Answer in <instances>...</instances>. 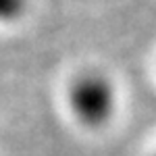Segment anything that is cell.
<instances>
[{
  "label": "cell",
  "instance_id": "1",
  "mask_svg": "<svg viewBox=\"0 0 156 156\" xmlns=\"http://www.w3.org/2000/svg\"><path fill=\"white\" fill-rule=\"evenodd\" d=\"M69 106L85 127H102L112 119L117 108L115 85L102 73H81L69 85Z\"/></svg>",
  "mask_w": 156,
  "mask_h": 156
},
{
  "label": "cell",
  "instance_id": "2",
  "mask_svg": "<svg viewBox=\"0 0 156 156\" xmlns=\"http://www.w3.org/2000/svg\"><path fill=\"white\" fill-rule=\"evenodd\" d=\"M25 0H0V21H12L21 17Z\"/></svg>",
  "mask_w": 156,
  "mask_h": 156
},
{
  "label": "cell",
  "instance_id": "3",
  "mask_svg": "<svg viewBox=\"0 0 156 156\" xmlns=\"http://www.w3.org/2000/svg\"><path fill=\"white\" fill-rule=\"evenodd\" d=\"M154 156H156V154H154Z\"/></svg>",
  "mask_w": 156,
  "mask_h": 156
}]
</instances>
